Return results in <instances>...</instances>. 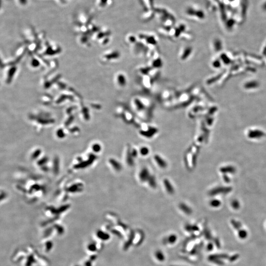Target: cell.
Masks as SVG:
<instances>
[{
  "label": "cell",
  "instance_id": "1",
  "mask_svg": "<svg viewBox=\"0 0 266 266\" xmlns=\"http://www.w3.org/2000/svg\"><path fill=\"white\" fill-rule=\"evenodd\" d=\"M114 0H95L96 7L99 10L107 9L112 5Z\"/></svg>",
  "mask_w": 266,
  "mask_h": 266
},
{
  "label": "cell",
  "instance_id": "2",
  "mask_svg": "<svg viewBox=\"0 0 266 266\" xmlns=\"http://www.w3.org/2000/svg\"><path fill=\"white\" fill-rule=\"evenodd\" d=\"M192 51H193V49L190 46H186L185 48H184L181 51V55H180L181 60H185L186 59H187L188 57L191 54Z\"/></svg>",
  "mask_w": 266,
  "mask_h": 266
},
{
  "label": "cell",
  "instance_id": "3",
  "mask_svg": "<svg viewBox=\"0 0 266 266\" xmlns=\"http://www.w3.org/2000/svg\"><path fill=\"white\" fill-rule=\"evenodd\" d=\"M149 172L147 169L143 168L140 171V173L139 174V177L140 181L142 182H144L148 181V179L149 178Z\"/></svg>",
  "mask_w": 266,
  "mask_h": 266
},
{
  "label": "cell",
  "instance_id": "4",
  "mask_svg": "<svg viewBox=\"0 0 266 266\" xmlns=\"http://www.w3.org/2000/svg\"><path fill=\"white\" fill-rule=\"evenodd\" d=\"M154 160L157 163V165L161 167V168L165 169L167 167V163L166 162V161L164 159L160 157L159 155H155L154 156Z\"/></svg>",
  "mask_w": 266,
  "mask_h": 266
},
{
  "label": "cell",
  "instance_id": "5",
  "mask_svg": "<svg viewBox=\"0 0 266 266\" xmlns=\"http://www.w3.org/2000/svg\"><path fill=\"white\" fill-rule=\"evenodd\" d=\"M163 184H164L166 189L169 194H173L174 193V189L173 186L171 184L168 179H165L163 181Z\"/></svg>",
  "mask_w": 266,
  "mask_h": 266
},
{
  "label": "cell",
  "instance_id": "6",
  "mask_svg": "<svg viewBox=\"0 0 266 266\" xmlns=\"http://www.w3.org/2000/svg\"><path fill=\"white\" fill-rule=\"evenodd\" d=\"M52 1H53L57 4H60L61 6H65V5L68 4L71 0H52Z\"/></svg>",
  "mask_w": 266,
  "mask_h": 266
},
{
  "label": "cell",
  "instance_id": "7",
  "mask_svg": "<svg viewBox=\"0 0 266 266\" xmlns=\"http://www.w3.org/2000/svg\"><path fill=\"white\" fill-rule=\"evenodd\" d=\"M140 152L143 155L146 156L147 154H149V149L147 147H143L140 149Z\"/></svg>",
  "mask_w": 266,
  "mask_h": 266
},
{
  "label": "cell",
  "instance_id": "8",
  "mask_svg": "<svg viewBox=\"0 0 266 266\" xmlns=\"http://www.w3.org/2000/svg\"><path fill=\"white\" fill-rule=\"evenodd\" d=\"M219 202L218 201H213V202H210V204L212 205V206H213V207H215V206H217V205H219Z\"/></svg>",
  "mask_w": 266,
  "mask_h": 266
}]
</instances>
